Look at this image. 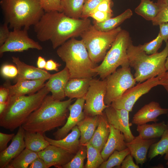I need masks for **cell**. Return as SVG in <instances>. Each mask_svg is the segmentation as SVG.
I'll return each instance as SVG.
<instances>
[{"label":"cell","instance_id":"obj_1","mask_svg":"<svg viewBox=\"0 0 168 168\" xmlns=\"http://www.w3.org/2000/svg\"><path fill=\"white\" fill-rule=\"evenodd\" d=\"M91 25L88 18L75 19L52 11L44 12L34 28L38 40H50L55 49L70 39L80 36Z\"/></svg>","mask_w":168,"mask_h":168},{"label":"cell","instance_id":"obj_2","mask_svg":"<svg viewBox=\"0 0 168 168\" xmlns=\"http://www.w3.org/2000/svg\"><path fill=\"white\" fill-rule=\"evenodd\" d=\"M73 100L61 101L47 95L40 107L32 113L21 126L25 130L44 134L63 126L67 119L68 107Z\"/></svg>","mask_w":168,"mask_h":168},{"label":"cell","instance_id":"obj_3","mask_svg":"<svg viewBox=\"0 0 168 168\" xmlns=\"http://www.w3.org/2000/svg\"><path fill=\"white\" fill-rule=\"evenodd\" d=\"M50 92L44 86L37 92L28 96L9 97L4 111L0 114V126L11 131L21 126L41 104Z\"/></svg>","mask_w":168,"mask_h":168},{"label":"cell","instance_id":"obj_4","mask_svg":"<svg viewBox=\"0 0 168 168\" xmlns=\"http://www.w3.org/2000/svg\"><path fill=\"white\" fill-rule=\"evenodd\" d=\"M127 52L129 66L135 70L134 77L138 83L156 77L167 71L165 64L168 54V41L161 52L148 55L139 46L133 44L132 41Z\"/></svg>","mask_w":168,"mask_h":168},{"label":"cell","instance_id":"obj_5","mask_svg":"<svg viewBox=\"0 0 168 168\" xmlns=\"http://www.w3.org/2000/svg\"><path fill=\"white\" fill-rule=\"evenodd\" d=\"M5 22L10 28L28 30L44 13L39 0H1Z\"/></svg>","mask_w":168,"mask_h":168},{"label":"cell","instance_id":"obj_6","mask_svg":"<svg viewBox=\"0 0 168 168\" xmlns=\"http://www.w3.org/2000/svg\"><path fill=\"white\" fill-rule=\"evenodd\" d=\"M56 52L65 63L70 79L92 78L96 74L92 71L95 64L91 59L81 40L70 39L59 46Z\"/></svg>","mask_w":168,"mask_h":168},{"label":"cell","instance_id":"obj_7","mask_svg":"<svg viewBox=\"0 0 168 168\" xmlns=\"http://www.w3.org/2000/svg\"><path fill=\"white\" fill-rule=\"evenodd\" d=\"M132 42L129 33L122 29L118 33L102 63L92 69L102 80L105 79L119 66H129L127 50Z\"/></svg>","mask_w":168,"mask_h":168},{"label":"cell","instance_id":"obj_8","mask_svg":"<svg viewBox=\"0 0 168 168\" xmlns=\"http://www.w3.org/2000/svg\"><path fill=\"white\" fill-rule=\"evenodd\" d=\"M122 29L118 26L108 31L96 29L93 25L80 35L92 62L96 64L102 61L118 33Z\"/></svg>","mask_w":168,"mask_h":168},{"label":"cell","instance_id":"obj_9","mask_svg":"<svg viewBox=\"0 0 168 168\" xmlns=\"http://www.w3.org/2000/svg\"><path fill=\"white\" fill-rule=\"evenodd\" d=\"M130 67L129 66L122 67L105 78L106 91L104 103L106 105H110L126 91L135 85L137 82Z\"/></svg>","mask_w":168,"mask_h":168},{"label":"cell","instance_id":"obj_10","mask_svg":"<svg viewBox=\"0 0 168 168\" xmlns=\"http://www.w3.org/2000/svg\"><path fill=\"white\" fill-rule=\"evenodd\" d=\"M106 79H91L85 97L84 112L85 115L95 116L102 114L108 106L104 103L106 93Z\"/></svg>","mask_w":168,"mask_h":168},{"label":"cell","instance_id":"obj_11","mask_svg":"<svg viewBox=\"0 0 168 168\" xmlns=\"http://www.w3.org/2000/svg\"><path fill=\"white\" fill-rule=\"evenodd\" d=\"M159 85L158 76L150 78L129 88L111 105L117 109H124L132 111L136 102L142 95L148 93L153 88Z\"/></svg>","mask_w":168,"mask_h":168},{"label":"cell","instance_id":"obj_12","mask_svg":"<svg viewBox=\"0 0 168 168\" xmlns=\"http://www.w3.org/2000/svg\"><path fill=\"white\" fill-rule=\"evenodd\" d=\"M27 31L24 29L11 31L7 41L0 47V56L6 52H21L30 49L42 50V46L38 42L29 37Z\"/></svg>","mask_w":168,"mask_h":168},{"label":"cell","instance_id":"obj_13","mask_svg":"<svg viewBox=\"0 0 168 168\" xmlns=\"http://www.w3.org/2000/svg\"><path fill=\"white\" fill-rule=\"evenodd\" d=\"M110 125L120 131L124 135L126 142L132 141L135 138L130 130L129 112L124 109H117L111 105L104 111Z\"/></svg>","mask_w":168,"mask_h":168},{"label":"cell","instance_id":"obj_14","mask_svg":"<svg viewBox=\"0 0 168 168\" xmlns=\"http://www.w3.org/2000/svg\"><path fill=\"white\" fill-rule=\"evenodd\" d=\"M85 102L84 97L77 99L73 104L69 105V114L65 124L53 133L55 139L59 140L65 137L72 128L84 118L85 115L83 110Z\"/></svg>","mask_w":168,"mask_h":168},{"label":"cell","instance_id":"obj_15","mask_svg":"<svg viewBox=\"0 0 168 168\" xmlns=\"http://www.w3.org/2000/svg\"><path fill=\"white\" fill-rule=\"evenodd\" d=\"M38 156L44 162L47 168L54 166L63 168L75 154L56 146L50 144L43 150L37 152Z\"/></svg>","mask_w":168,"mask_h":168},{"label":"cell","instance_id":"obj_16","mask_svg":"<svg viewBox=\"0 0 168 168\" xmlns=\"http://www.w3.org/2000/svg\"><path fill=\"white\" fill-rule=\"evenodd\" d=\"M168 109L161 107L157 102L152 101L145 105L139 110L133 118L132 123L137 125L150 122H156L159 116L167 114Z\"/></svg>","mask_w":168,"mask_h":168},{"label":"cell","instance_id":"obj_17","mask_svg":"<svg viewBox=\"0 0 168 168\" xmlns=\"http://www.w3.org/2000/svg\"><path fill=\"white\" fill-rule=\"evenodd\" d=\"M25 130L20 126L8 147L0 152V168H5L11 161L26 148L24 140Z\"/></svg>","mask_w":168,"mask_h":168},{"label":"cell","instance_id":"obj_18","mask_svg":"<svg viewBox=\"0 0 168 168\" xmlns=\"http://www.w3.org/2000/svg\"><path fill=\"white\" fill-rule=\"evenodd\" d=\"M70 79L68 70L65 66L61 71L51 74L45 86L51 93V96L54 99L61 100L66 97L65 88Z\"/></svg>","mask_w":168,"mask_h":168},{"label":"cell","instance_id":"obj_19","mask_svg":"<svg viewBox=\"0 0 168 168\" xmlns=\"http://www.w3.org/2000/svg\"><path fill=\"white\" fill-rule=\"evenodd\" d=\"M12 62L16 64L18 70V74L15 82L21 80H38L49 79L51 74L47 71L28 65L21 61L18 57H12Z\"/></svg>","mask_w":168,"mask_h":168},{"label":"cell","instance_id":"obj_20","mask_svg":"<svg viewBox=\"0 0 168 168\" xmlns=\"http://www.w3.org/2000/svg\"><path fill=\"white\" fill-rule=\"evenodd\" d=\"M46 81L44 79L21 80L13 85L6 83L5 86L9 89V97H17L36 93L45 86Z\"/></svg>","mask_w":168,"mask_h":168},{"label":"cell","instance_id":"obj_21","mask_svg":"<svg viewBox=\"0 0 168 168\" xmlns=\"http://www.w3.org/2000/svg\"><path fill=\"white\" fill-rule=\"evenodd\" d=\"M156 138L144 139L139 135L131 142H126V146L137 165H142L146 161L148 150L151 145L156 142Z\"/></svg>","mask_w":168,"mask_h":168},{"label":"cell","instance_id":"obj_22","mask_svg":"<svg viewBox=\"0 0 168 168\" xmlns=\"http://www.w3.org/2000/svg\"><path fill=\"white\" fill-rule=\"evenodd\" d=\"M110 133L107 141L101 152L104 161L115 150L121 151L127 148L123 134L110 125Z\"/></svg>","mask_w":168,"mask_h":168},{"label":"cell","instance_id":"obj_23","mask_svg":"<svg viewBox=\"0 0 168 168\" xmlns=\"http://www.w3.org/2000/svg\"><path fill=\"white\" fill-rule=\"evenodd\" d=\"M44 136L50 144L59 147L74 154H76L81 145L79 139L80 133L77 125L72 128L69 134L61 139H53L45 135Z\"/></svg>","mask_w":168,"mask_h":168},{"label":"cell","instance_id":"obj_24","mask_svg":"<svg viewBox=\"0 0 168 168\" xmlns=\"http://www.w3.org/2000/svg\"><path fill=\"white\" fill-rule=\"evenodd\" d=\"M110 131V125L104 112L102 114L99 115L98 125L88 142L101 152L107 141Z\"/></svg>","mask_w":168,"mask_h":168},{"label":"cell","instance_id":"obj_25","mask_svg":"<svg viewBox=\"0 0 168 168\" xmlns=\"http://www.w3.org/2000/svg\"><path fill=\"white\" fill-rule=\"evenodd\" d=\"M92 78L70 79L65 88L66 97L80 98L85 97Z\"/></svg>","mask_w":168,"mask_h":168},{"label":"cell","instance_id":"obj_26","mask_svg":"<svg viewBox=\"0 0 168 168\" xmlns=\"http://www.w3.org/2000/svg\"><path fill=\"white\" fill-rule=\"evenodd\" d=\"M99 115L91 116L85 115L77 126L80 133V144L85 145L90 140L98 125Z\"/></svg>","mask_w":168,"mask_h":168},{"label":"cell","instance_id":"obj_27","mask_svg":"<svg viewBox=\"0 0 168 168\" xmlns=\"http://www.w3.org/2000/svg\"><path fill=\"white\" fill-rule=\"evenodd\" d=\"M167 128L168 126L166 123L162 121L151 124H145L138 125L137 131L142 138L150 139L161 137Z\"/></svg>","mask_w":168,"mask_h":168},{"label":"cell","instance_id":"obj_28","mask_svg":"<svg viewBox=\"0 0 168 168\" xmlns=\"http://www.w3.org/2000/svg\"><path fill=\"white\" fill-rule=\"evenodd\" d=\"M24 140L25 148L36 152L43 150L50 145L45 139L44 134L40 133L30 132L25 130Z\"/></svg>","mask_w":168,"mask_h":168},{"label":"cell","instance_id":"obj_29","mask_svg":"<svg viewBox=\"0 0 168 168\" xmlns=\"http://www.w3.org/2000/svg\"><path fill=\"white\" fill-rule=\"evenodd\" d=\"M133 14L132 11L128 9L117 16L110 18L104 22H98L94 21L93 25L98 30L108 31L118 27L125 20L131 18Z\"/></svg>","mask_w":168,"mask_h":168},{"label":"cell","instance_id":"obj_30","mask_svg":"<svg viewBox=\"0 0 168 168\" xmlns=\"http://www.w3.org/2000/svg\"><path fill=\"white\" fill-rule=\"evenodd\" d=\"M85 0H61L63 12L67 16L75 19L81 18Z\"/></svg>","mask_w":168,"mask_h":168},{"label":"cell","instance_id":"obj_31","mask_svg":"<svg viewBox=\"0 0 168 168\" xmlns=\"http://www.w3.org/2000/svg\"><path fill=\"white\" fill-rule=\"evenodd\" d=\"M38 157L37 152L25 148L5 168H28L32 161Z\"/></svg>","mask_w":168,"mask_h":168},{"label":"cell","instance_id":"obj_32","mask_svg":"<svg viewBox=\"0 0 168 168\" xmlns=\"http://www.w3.org/2000/svg\"><path fill=\"white\" fill-rule=\"evenodd\" d=\"M141 2L135 9L137 14L145 19L152 21L157 16L159 7L157 2H154L150 0H140Z\"/></svg>","mask_w":168,"mask_h":168},{"label":"cell","instance_id":"obj_33","mask_svg":"<svg viewBox=\"0 0 168 168\" xmlns=\"http://www.w3.org/2000/svg\"><path fill=\"white\" fill-rule=\"evenodd\" d=\"M158 155H165L164 159L168 160V128L164 132L159 141L151 145L149 150L147 157L151 160Z\"/></svg>","mask_w":168,"mask_h":168},{"label":"cell","instance_id":"obj_34","mask_svg":"<svg viewBox=\"0 0 168 168\" xmlns=\"http://www.w3.org/2000/svg\"><path fill=\"white\" fill-rule=\"evenodd\" d=\"M87 149V161L85 168H98L104 161L101 152L89 142L85 144Z\"/></svg>","mask_w":168,"mask_h":168},{"label":"cell","instance_id":"obj_35","mask_svg":"<svg viewBox=\"0 0 168 168\" xmlns=\"http://www.w3.org/2000/svg\"><path fill=\"white\" fill-rule=\"evenodd\" d=\"M130 153V151L128 147L121 151L115 150L107 160L103 162L99 168H112L115 166L120 167L125 157Z\"/></svg>","mask_w":168,"mask_h":168},{"label":"cell","instance_id":"obj_36","mask_svg":"<svg viewBox=\"0 0 168 168\" xmlns=\"http://www.w3.org/2000/svg\"><path fill=\"white\" fill-rule=\"evenodd\" d=\"M87 156L86 147L81 145L79 149L71 160L63 168H84V161Z\"/></svg>","mask_w":168,"mask_h":168},{"label":"cell","instance_id":"obj_37","mask_svg":"<svg viewBox=\"0 0 168 168\" xmlns=\"http://www.w3.org/2000/svg\"><path fill=\"white\" fill-rule=\"evenodd\" d=\"M163 40L159 33L157 36L152 41L138 45L140 49L148 55L156 54L161 47Z\"/></svg>","mask_w":168,"mask_h":168},{"label":"cell","instance_id":"obj_38","mask_svg":"<svg viewBox=\"0 0 168 168\" xmlns=\"http://www.w3.org/2000/svg\"><path fill=\"white\" fill-rule=\"evenodd\" d=\"M157 2L159 7V10L157 16L152 21L154 26L168 22V6L162 0H158Z\"/></svg>","mask_w":168,"mask_h":168},{"label":"cell","instance_id":"obj_39","mask_svg":"<svg viewBox=\"0 0 168 168\" xmlns=\"http://www.w3.org/2000/svg\"><path fill=\"white\" fill-rule=\"evenodd\" d=\"M45 12L57 11L62 12L61 6V0H39Z\"/></svg>","mask_w":168,"mask_h":168},{"label":"cell","instance_id":"obj_40","mask_svg":"<svg viewBox=\"0 0 168 168\" xmlns=\"http://www.w3.org/2000/svg\"><path fill=\"white\" fill-rule=\"evenodd\" d=\"M103 0H85L81 18L90 17L91 13Z\"/></svg>","mask_w":168,"mask_h":168},{"label":"cell","instance_id":"obj_41","mask_svg":"<svg viewBox=\"0 0 168 168\" xmlns=\"http://www.w3.org/2000/svg\"><path fill=\"white\" fill-rule=\"evenodd\" d=\"M18 70L16 67L11 64L3 65L1 69L2 75L7 78L16 77L18 74Z\"/></svg>","mask_w":168,"mask_h":168},{"label":"cell","instance_id":"obj_42","mask_svg":"<svg viewBox=\"0 0 168 168\" xmlns=\"http://www.w3.org/2000/svg\"><path fill=\"white\" fill-rule=\"evenodd\" d=\"M113 13L100 11H94L90 14V17L93 18L94 21L98 22H102L111 18Z\"/></svg>","mask_w":168,"mask_h":168},{"label":"cell","instance_id":"obj_43","mask_svg":"<svg viewBox=\"0 0 168 168\" xmlns=\"http://www.w3.org/2000/svg\"><path fill=\"white\" fill-rule=\"evenodd\" d=\"M8 24L6 22L0 26V46L2 45L8 39L11 31H9Z\"/></svg>","mask_w":168,"mask_h":168},{"label":"cell","instance_id":"obj_44","mask_svg":"<svg viewBox=\"0 0 168 168\" xmlns=\"http://www.w3.org/2000/svg\"><path fill=\"white\" fill-rule=\"evenodd\" d=\"M113 5V2L112 0H103L98 5L93 11H98L113 13L112 10Z\"/></svg>","mask_w":168,"mask_h":168},{"label":"cell","instance_id":"obj_45","mask_svg":"<svg viewBox=\"0 0 168 168\" xmlns=\"http://www.w3.org/2000/svg\"><path fill=\"white\" fill-rule=\"evenodd\" d=\"M14 133L10 134L0 133V152L5 149L7 147V144L15 135Z\"/></svg>","mask_w":168,"mask_h":168},{"label":"cell","instance_id":"obj_46","mask_svg":"<svg viewBox=\"0 0 168 168\" xmlns=\"http://www.w3.org/2000/svg\"><path fill=\"white\" fill-rule=\"evenodd\" d=\"M133 157L130 153L127 155L123 161L120 166L121 168H139L138 165L133 161Z\"/></svg>","mask_w":168,"mask_h":168},{"label":"cell","instance_id":"obj_47","mask_svg":"<svg viewBox=\"0 0 168 168\" xmlns=\"http://www.w3.org/2000/svg\"><path fill=\"white\" fill-rule=\"evenodd\" d=\"M159 34L166 43L168 41V22L163 23L159 25Z\"/></svg>","mask_w":168,"mask_h":168},{"label":"cell","instance_id":"obj_48","mask_svg":"<svg viewBox=\"0 0 168 168\" xmlns=\"http://www.w3.org/2000/svg\"><path fill=\"white\" fill-rule=\"evenodd\" d=\"M159 85L162 86L167 91L168 94V71L158 76Z\"/></svg>","mask_w":168,"mask_h":168},{"label":"cell","instance_id":"obj_49","mask_svg":"<svg viewBox=\"0 0 168 168\" xmlns=\"http://www.w3.org/2000/svg\"><path fill=\"white\" fill-rule=\"evenodd\" d=\"M29 168H47L44 161L38 157L30 164Z\"/></svg>","mask_w":168,"mask_h":168},{"label":"cell","instance_id":"obj_50","mask_svg":"<svg viewBox=\"0 0 168 168\" xmlns=\"http://www.w3.org/2000/svg\"><path fill=\"white\" fill-rule=\"evenodd\" d=\"M61 65L53 60L50 59L46 61V65L44 69L47 71L54 70L58 71V68Z\"/></svg>","mask_w":168,"mask_h":168},{"label":"cell","instance_id":"obj_51","mask_svg":"<svg viewBox=\"0 0 168 168\" xmlns=\"http://www.w3.org/2000/svg\"><path fill=\"white\" fill-rule=\"evenodd\" d=\"M9 96V89L6 86H2L0 88V103L7 101Z\"/></svg>","mask_w":168,"mask_h":168},{"label":"cell","instance_id":"obj_52","mask_svg":"<svg viewBox=\"0 0 168 168\" xmlns=\"http://www.w3.org/2000/svg\"><path fill=\"white\" fill-rule=\"evenodd\" d=\"M46 63V61L44 58L41 56L38 57L37 61V68L41 69H44Z\"/></svg>","mask_w":168,"mask_h":168},{"label":"cell","instance_id":"obj_53","mask_svg":"<svg viewBox=\"0 0 168 168\" xmlns=\"http://www.w3.org/2000/svg\"><path fill=\"white\" fill-rule=\"evenodd\" d=\"M8 104V101L0 103V114H1L6 109Z\"/></svg>","mask_w":168,"mask_h":168},{"label":"cell","instance_id":"obj_54","mask_svg":"<svg viewBox=\"0 0 168 168\" xmlns=\"http://www.w3.org/2000/svg\"><path fill=\"white\" fill-rule=\"evenodd\" d=\"M165 66L167 71H168V54L166 61Z\"/></svg>","mask_w":168,"mask_h":168},{"label":"cell","instance_id":"obj_55","mask_svg":"<svg viewBox=\"0 0 168 168\" xmlns=\"http://www.w3.org/2000/svg\"><path fill=\"white\" fill-rule=\"evenodd\" d=\"M168 6V0H162Z\"/></svg>","mask_w":168,"mask_h":168},{"label":"cell","instance_id":"obj_56","mask_svg":"<svg viewBox=\"0 0 168 168\" xmlns=\"http://www.w3.org/2000/svg\"><path fill=\"white\" fill-rule=\"evenodd\" d=\"M167 114V117L168 118V113L167 114ZM166 124H167V125L168 126V120H167V123H166Z\"/></svg>","mask_w":168,"mask_h":168},{"label":"cell","instance_id":"obj_57","mask_svg":"<svg viewBox=\"0 0 168 168\" xmlns=\"http://www.w3.org/2000/svg\"><path fill=\"white\" fill-rule=\"evenodd\" d=\"M166 165L168 166V160L167 161V162L166 163Z\"/></svg>","mask_w":168,"mask_h":168}]
</instances>
